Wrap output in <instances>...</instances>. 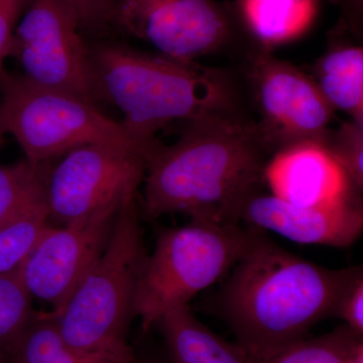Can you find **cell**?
<instances>
[{
    "label": "cell",
    "mask_w": 363,
    "mask_h": 363,
    "mask_svg": "<svg viewBox=\"0 0 363 363\" xmlns=\"http://www.w3.org/2000/svg\"><path fill=\"white\" fill-rule=\"evenodd\" d=\"M28 0H0V78L4 73V60L9 57L11 40Z\"/></svg>",
    "instance_id": "25"
},
{
    "label": "cell",
    "mask_w": 363,
    "mask_h": 363,
    "mask_svg": "<svg viewBox=\"0 0 363 363\" xmlns=\"http://www.w3.org/2000/svg\"><path fill=\"white\" fill-rule=\"evenodd\" d=\"M7 133L6 124H4V118H2L1 111H0V147L4 143V135Z\"/></svg>",
    "instance_id": "27"
},
{
    "label": "cell",
    "mask_w": 363,
    "mask_h": 363,
    "mask_svg": "<svg viewBox=\"0 0 363 363\" xmlns=\"http://www.w3.org/2000/svg\"><path fill=\"white\" fill-rule=\"evenodd\" d=\"M238 222L300 245L347 247L363 230L362 199L334 207H302L257 192L241 208Z\"/></svg>",
    "instance_id": "13"
},
{
    "label": "cell",
    "mask_w": 363,
    "mask_h": 363,
    "mask_svg": "<svg viewBox=\"0 0 363 363\" xmlns=\"http://www.w3.org/2000/svg\"><path fill=\"white\" fill-rule=\"evenodd\" d=\"M123 202L64 225L50 226L18 267V274L33 298L51 306L48 312L50 316L57 318L61 314L104 252Z\"/></svg>",
    "instance_id": "11"
},
{
    "label": "cell",
    "mask_w": 363,
    "mask_h": 363,
    "mask_svg": "<svg viewBox=\"0 0 363 363\" xmlns=\"http://www.w3.org/2000/svg\"><path fill=\"white\" fill-rule=\"evenodd\" d=\"M138 194L119 208L111 238L63 311L54 318L61 337L83 351L130 346L138 281L145 257Z\"/></svg>",
    "instance_id": "4"
},
{
    "label": "cell",
    "mask_w": 363,
    "mask_h": 363,
    "mask_svg": "<svg viewBox=\"0 0 363 363\" xmlns=\"http://www.w3.org/2000/svg\"><path fill=\"white\" fill-rule=\"evenodd\" d=\"M362 269L318 266L255 229L217 294L216 309L247 357L262 359L333 317L341 293Z\"/></svg>",
    "instance_id": "2"
},
{
    "label": "cell",
    "mask_w": 363,
    "mask_h": 363,
    "mask_svg": "<svg viewBox=\"0 0 363 363\" xmlns=\"http://www.w3.org/2000/svg\"><path fill=\"white\" fill-rule=\"evenodd\" d=\"M247 76L259 111L255 123L267 152L306 140L323 142L334 109L314 79L257 48L250 52Z\"/></svg>",
    "instance_id": "9"
},
{
    "label": "cell",
    "mask_w": 363,
    "mask_h": 363,
    "mask_svg": "<svg viewBox=\"0 0 363 363\" xmlns=\"http://www.w3.org/2000/svg\"><path fill=\"white\" fill-rule=\"evenodd\" d=\"M77 16L81 30H100L112 23L116 0H66Z\"/></svg>",
    "instance_id": "24"
},
{
    "label": "cell",
    "mask_w": 363,
    "mask_h": 363,
    "mask_svg": "<svg viewBox=\"0 0 363 363\" xmlns=\"http://www.w3.org/2000/svg\"><path fill=\"white\" fill-rule=\"evenodd\" d=\"M48 162L23 161L0 167V228L48 207Z\"/></svg>",
    "instance_id": "18"
},
{
    "label": "cell",
    "mask_w": 363,
    "mask_h": 363,
    "mask_svg": "<svg viewBox=\"0 0 363 363\" xmlns=\"http://www.w3.org/2000/svg\"><path fill=\"white\" fill-rule=\"evenodd\" d=\"M6 354L9 363H133L136 358L130 345L95 351L71 347L48 312H37Z\"/></svg>",
    "instance_id": "16"
},
{
    "label": "cell",
    "mask_w": 363,
    "mask_h": 363,
    "mask_svg": "<svg viewBox=\"0 0 363 363\" xmlns=\"http://www.w3.org/2000/svg\"><path fill=\"white\" fill-rule=\"evenodd\" d=\"M333 317L342 320L350 330L363 336V269L351 279L341 293Z\"/></svg>",
    "instance_id": "23"
},
{
    "label": "cell",
    "mask_w": 363,
    "mask_h": 363,
    "mask_svg": "<svg viewBox=\"0 0 363 363\" xmlns=\"http://www.w3.org/2000/svg\"><path fill=\"white\" fill-rule=\"evenodd\" d=\"M344 9L350 18L353 30H358L362 26L363 0H342Z\"/></svg>",
    "instance_id": "26"
},
{
    "label": "cell",
    "mask_w": 363,
    "mask_h": 363,
    "mask_svg": "<svg viewBox=\"0 0 363 363\" xmlns=\"http://www.w3.org/2000/svg\"><path fill=\"white\" fill-rule=\"evenodd\" d=\"M99 100L123 114L126 130L156 142L169 123L241 113L238 86L229 72L104 43L90 48Z\"/></svg>",
    "instance_id": "3"
},
{
    "label": "cell",
    "mask_w": 363,
    "mask_h": 363,
    "mask_svg": "<svg viewBox=\"0 0 363 363\" xmlns=\"http://www.w3.org/2000/svg\"><path fill=\"white\" fill-rule=\"evenodd\" d=\"M112 23L159 54L185 61L230 47L242 28L215 0H116Z\"/></svg>",
    "instance_id": "8"
},
{
    "label": "cell",
    "mask_w": 363,
    "mask_h": 363,
    "mask_svg": "<svg viewBox=\"0 0 363 363\" xmlns=\"http://www.w3.org/2000/svg\"><path fill=\"white\" fill-rule=\"evenodd\" d=\"M324 145L339 162L358 192L363 189V128L352 121L330 130Z\"/></svg>",
    "instance_id": "22"
},
{
    "label": "cell",
    "mask_w": 363,
    "mask_h": 363,
    "mask_svg": "<svg viewBox=\"0 0 363 363\" xmlns=\"http://www.w3.org/2000/svg\"><path fill=\"white\" fill-rule=\"evenodd\" d=\"M157 326L166 343L167 363H250L238 344L205 326L189 306L167 313Z\"/></svg>",
    "instance_id": "14"
},
{
    "label": "cell",
    "mask_w": 363,
    "mask_h": 363,
    "mask_svg": "<svg viewBox=\"0 0 363 363\" xmlns=\"http://www.w3.org/2000/svg\"><path fill=\"white\" fill-rule=\"evenodd\" d=\"M272 196L302 207H334L360 199L323 142L306 140L274 152L264 169Z\"/></svg>",
    "instance_id": "12"
},
{
    "label": "cell",
    "mask_w": 363,
    "mask_h": 363,
    "mask_svg": "<svg viewBox=\"0 0 363 363\" xmlns=\"http://www.w3.org/2000/svg\"><path fill=\"white\" fill-rule=\"evenodd\" d=\"M11 40L9 57L28 81L64 91L96 105L90 48L80 35L77 16L66 0H28Z\"/></svg>",
    "instance_id": "7"
},
{
    "label": "cell",
    "mask_w": 363,
    "mask_h": 363,
    "mask_svg": "<svg viewBox=\"0 0 363 363\" xmlns=\"http://www.w3.org/2000/svg\"><path fill=\"white\" fill-rule=\"evenodd\" d=\"M255 231L241 223L201 220L162 230L145 257L136 290L135 316L143 333L228 274Z\"/></svg>",
    "instance_id": "5"
},
{
    "label": "cell",
    "mask_w": 363,
    "mask_h": 363,
    "mask_svg": "<svg viewBox=\"0 0 363 363\" xmlns=\"http://www.w3.org/2000/svg\"><path fill=\"white\" fill-rule=\"evenodd\" d=\"M267 154L255 121L243 114L186 123L174 145L159 143L147 157L143 214L240 223L243 204L264 184Z\"/></svg>",
    "instance_id": "1"
},
{
    "label": "cell",
    "mask_w": 363,
    "mask_h": 363,
    "mask_svg": "<svg viewBox=\"0 0 363 363\" xmlns=\"http://www.w3.org/2000/svg\"><path fill=\"white\" fill-rule=\"evenodd\" d=\"M0 111L7 133L16 138L26 159L35 162L88 145H114L149 157L159 143L138 140L121 121L83 98L33 84L6 70L0 78Z\"/></svg>",
    "instance_id": "6"
},
{
    "label": "cell",
    "mask_w": 363,
    "mask_h": 363,
    "mask_svg": "<svg viewBox=\"0 0 363 363\" xmlns=\"http://www.w3.org/2000/svg\"><path fill=\"white\" fill-rule=\"evenodd\" d=\"M133 363H167V362H159V360H155V359H140V358L136 357L135 362Z\"/></svg>",
    "instance_id": "29"
},
{
    "label": "cell",
    "mask_w": 363,
    "mask_h": 363,
    "mask_svg": "<svg viewBox=\"0 0 363 363\" xmlns=\"http://www.w3.org/2000/svg\"><path fill=\"white\" fill-rule=\"evenodd\" d=\"M50 226L45 207L0 228V276L16 272Z\"/></svg>",
    "instance_id": "21"
},
{
    "label": "cell",
    "mask_w": 363,
    "mask_h": 363,
    "mask_svg": "<svg viewBox=\"0 0 363 363\" xmlns=\"http://www.w3.org/2000/svg\"><path fill=\"white\" fill-rule=\"evenodd\" d=\"M0 363H9L6 351L0 348Z\"/></svg>",
    "instance_id": "28"
},
{
    "label": "cell",
    "mask_w": 363,
    "mask_h": 363,
    "mask_svg": "<svg viewBox=\"0 0 363 363\" xmlns=\"http://www.w3.org/2000/svg\"><path fill=\"white\" fill-rule=\"evenodd\" d=\"M18 269L0 276V348L6 352L37 314Z\"/></svg>",
    "instance_id": "20"
},
{
    "label": "cell",
    "mask_w": 363,
    "mask_h": 363,
    "mask_svg": "<svg viewBox=\"0 0 363 363\" xmlns=\"http://www.w3.org/2000/svg\"><path fill=\"white\" fill-rule=\"evenodd\" d=\"M315 82L335 111L363 128V49L343 44L331 48L314 67Z\"/></svg>",
    "instance_id": "17"
},
{
    "label": "cell",
    "mask_w": 363,
    "mask_h": 363,
    "mask_svg": "<svg viewBox=\"0 0 363 363\" xmlns=\"http://www.w3.org/2000/svg\"><path fill=\"white\" fill-rule=\"evenodd\" d=\"M317 11L318 0H240L235 14L259 49L271 52L305 35Z\"/></svg>",
    "instance_id": "15"
},
{
    "label": "cell",
    "mask_w": 363,
    "mask_h": 363,
    "mask_svg": "<svg viewBox=\"0 0 363 363\" xmlns=\"http://www.w3.org/2000/svg\"><path fill=\"white\" fill-rule=\"evenodd\" d=\"M357 363H363V359L359 360V362H357Z\"/></svg>",
    "instance_id": "30"
},
{
    "label": "cell",
    "mask_w": 363,
    "mask_h": 363,
    "mask_svg": "<svg viewBox=\"0 0 363 363\" xmlns=\"http://www.w3.org/2000/svg\"><path fill=\"white\" fill-rule=\"evenodd\" d=\"M50 168L47 205L50 220L60 225L138 194L147 157L108 145H88L64 155Z\"/></svg>",
    "instance_id": "10"
},
{
    "label": "cell",
    "mask_w": 363,
    "mask_h": 363,
    "mask_svg": "<svg viewBox=\"0 0 363 363\" xmlns=\"http://www.w3.org/2000/svg\"><path fill=\"white\" fill-rule=\"evenodd\" d=\"M248 358V357H247ZM363 359V336L345 325L318 337L296 341L262 359L250 363H357Z\"/></svg>",
    "instance_id": "19"
}]
</instances>
